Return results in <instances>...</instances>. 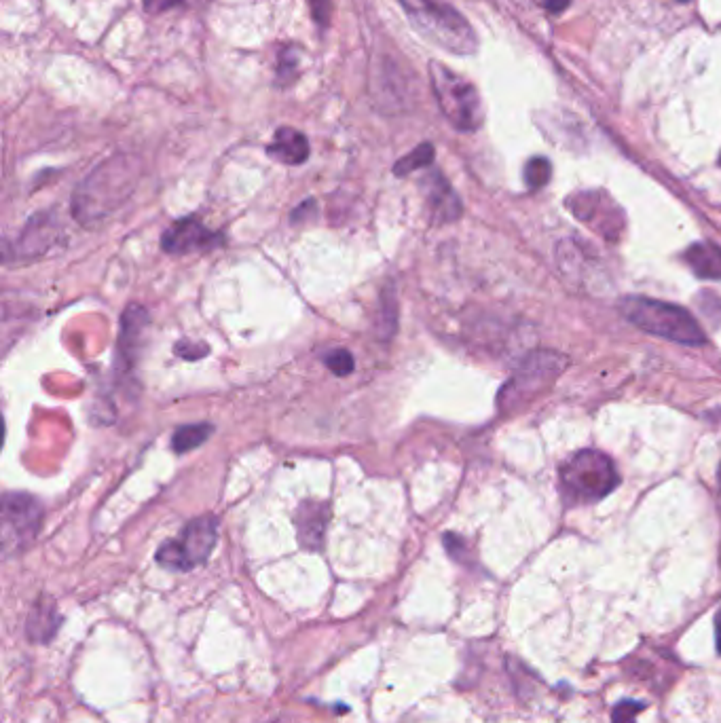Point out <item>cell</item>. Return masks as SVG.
Here are the masks:
<instances>
[{"mask_svg":"<svg viewBox=\"0 0 721 723\" xmlns=\"http://www.w3.org/2000/svg\"><path fill=\"white\" fill-rule=\"evenodd\" d=\"M138 180V161L117 155L91 172L72 197V216L81 225H96L119 210L132 195Z\"/></svg>","mask_w":721,"mask_h":723,"instance_id":"1","label":"cell"},{"mask_svg":"<svg viewBox=\"0 0 721 723\" xmlns=\"http://www.w3.org/2000/svg\"><path fill=\"white\" fill-rule=\"evenodd\" d=\"M425 39L457 55L474 53L478 39L468 20L445 0H400Z\"/></svg>","mask_w":721,"mask_h":723,"instance_id":"2","label":"cell"},{"mask_svg":"<svg viewBox=\"0 0 721 723\" xmlns=\"http://www.w3.org/2000/svg\"><path fill=\"white\" fill-rule=\"evenodd\" d=\"M620 311L628 322L650 332V335L681 345H702L707 341L694 315L679 305L643 299V296H628L620 303Z\"/></svg>","mask_w":721,"mask_h":723,"instance_id":"3","label":"cell"},{"mask_svg":"<svg viewBox=\"0 0 721 723\" xmlns=\"http://www.w3.org/2000/svg\"><path fill=\"white\" fill-rule=\"evenodd\" d=\"M430 81L442 115L455 129L476 132L483 125V100H480L478 89L470 81L440 62H430Z\"/></svg>","mask_w":721,"mask_h":723,"instance_id":"4","label":"cell"},{"mask_svg":"<svg viewBox=\"0 0 721 723\" xmlns=\"http://www.w3.org/2000/svg\"><path fill=\"white\" fill-rule=\"evenodd\" d=\"M620 482L614 461L597 449H584L561 466V485L576 502H599Z\"/></svg>","mask_w":721,"mask_h":723,"instance_id":"5","label":"cell"},{"mask_svg":"<svg viewBox=\"0 0 721 723\" xmlns=\"http://www.w3.org/2000/svg\"><path fill=\"white\" fill-rule=\"evenodd\" d=\"M567 366V360L554 351H535L521 368L516 370V375L506 383V387L499 394V409L504 413L519 411L527 406L533 398L542 396L557 377L563 373Z\"/></svg>","mask_w":721,"mask_h":723,"instance_id":"6","label":"cell"},{"mask_svg":"<svg viewBox=\"0 0 721 723\" xmlns=\"http://www.w3.org/2000/svg\"><path fill=\"white\" fill-rule=\"evenodd\" d=\"M218 540V518L212 514L197 516L182 527L174 540L163 542L157 550V563L172 571H191L210 559Z\"/></svg>","mask_w":721,"mask_h":723,"instance_id":"7","label":"cell"},{"mask_svg":"<svg viewBox=\"0 0 721 723\" xmlns=\"http://www.w3.org/2000/svg\"><path fill=\"white\" fill-rule=\"evenodd\" d=\"M45 508L28 493H7L3 497V548L5 554L26 550L39 535Z\"/></svg>","mask_w":721,"mask_h":723,"instance_id":"8","label":"cell"},{"mask_svg":"<svg viewBox=\"0 0 721 723\" xmlns=\"http://www.w3.org/2000/svg\"><path fill=\"white\" fill-rule=\"evenodd\" d=\"M223 233L210 231L201 220L195 216L176 220L172 227H168L161 235V248L172 256H184L193 252H203L223 246Z\"/></svg>","mask_w":721,"mask_h":723,"instance_id":"9","label":"cell"},{"mask_svg":"<svg viewBox=\"0 0 721 723\" xmlns=\"http://www.w3.org/2000/svg\"><path fill=\"white\" fill-rule=\"evenodd\" d=\"M58 233L60 225L55 222V216L51 212L36 214L28 220L20 239L15 241V252L24 258L41 256L58 241Z\"/></svg>","mask_w":721,"mask_h":723,"instance_id":"10","label":"cell"},{"mask_svg":"<svg viewBox=\"0 0 721 723\" xmlns=\"http://www.w3.org/2000/svg\"><path fill=\"white\" fill-rule=\"evenodd\" d=\"M294 523H297V535L299 544L309 550L318 552L324 546V535L328 525V506L320 502H303L294 516Z\"/></svg>","mask_w":721,"mask_h":723,"instance_id":"11","label":"cell"},{"mask_svg":"<svg viewBox=\"0 0 721 723\" xmlns=\"http://www.w3.org/2000/svg\"><path fill=\"white\" fill-rule=\"evenodd\" d=\"M423 189L425 197H428V206L438 222H451L461 216V201L445 176L432 172L423 180Z\"/></svg>","mask_w":721,"mask_h":723,"instance_id":"12","label":"cell"},{"mask_svg":"<svg viewBox=\"0 0 721 723\" xmlns=\"http://www.w3.org/2000/svg\"><path fill=\"white\" fill-rule=\"evenodd\" d=\"M62 626V616L55 601L49 597H41L30 609L28 620H26V635L32 643L45 645L49 643Z\"/></svg>","mask_w":721,"mask_h":723,"instance_id":"13","label":"cell"},{"mask_svg":"<svg viewBox=\"0 0 721 723\" xmlns=\"http://www.w3.org/2000/svg\"><path fill=\"white\" fill-rule=\"evenodd\" d=\"M267 155L286 165H301L309 159V140L294 127H280L267 146Z\"/></svg>","mask_w":721,"mask_h":723,"instance_id":"14","label":"cell"},{"mask_svg":"<svg viewBox=\"0 0 721 723\" xmlns=\"http://www.w3.org/2000/svg\"><path fill=\"white\" fill-rule=\"evenodd\" d=\"M149 324V315L140 307H127L121 318V339H119V362L123 368H132L136 362V347L140 345V337L144 326Z\"/></svg>","mask_w":721,"mask_h":723,"instance_id":"15","label":"cell"},{"mask_svg":"<svg viewBox=\"0 0 721 723\" xmlns=\"http://www.w3.org/2000/svg\"><path fill=\"white\" fill-rule=\"evenodd\" d=\"M686 265L700 280H721V248L713 244H694L686 250Z\"/></svg>","mask_w":721,"mask_h":723,"instance_id":"16","label":"cell"},{"mask_svg":"<svg viewBox=\"0 0 721 723\" xmlns=\"http://www.w3.org/2000/svg\"><path fill=\"white\" fill-rule=\"evenodd\" d=\"M214 434L212 423H189L180 425V428L172 436V449L176 453H189L199 449L203 442H206Z\"/></svg>","mask_w":721,"mask_h":723,"instance_id":"17","label":"cell"},{"mask_svg":"<svg viewBox=\"0 0 721 723\" xmlns=\"http://www.w3.org/2000/svg\"><path fill=\"white\" fill-rule=\"evenodd\" d=\"M434 161V146L430 142L419 144L413 153H409L406 157H402L396 165H394V174L396 176H409L421 168H428Z\"/></svg>","mask_w":721,"mask_h":723,"instance_id":"18","label":"cell"},{"mask_svg":"<svg viewBox=\"0 0 721 723\" xmlns=\"http://www.w3.org/2000/svg\"><path fill=\"white\" fill-rule=\"evenodd\" d=\"M550 174H552V168H550L548 159H544V157H533L525 165V182H527V187L533 191L546 187Z\"/></svg>","mask_w":721,"mask_h":723,"instance_id":"19","label":"cell"},{"mask_svg":"<svg viewBox=\"0 0 721 723\" xmlns=\"http://www.w3.org/2000/svg\"><path fill=\"white\" fill-rule=\"evenodd\" d=\"M322 360H324V364H326L337 377H347V375L354 373V368H356L354 356H351L347 349H341V347H339V349L326 351Z\"/></svg>","mask_w":721,"mask_h":723,"instance_id":"20","label":"cell"},{"mask_svg":"<svg viewBox=\"0 0 721 723\" xmlns=\"http://www.w3.org/2000/svg\"><path fill=\"white\" fill-rule=\"evenodd\" d=\"M383 307H381V315L383 322L379 324V332H383L381 339H392L394 330H396V318H398V307H396V296L394 292H383Z\"/></svg>","mask_w":721,"mask_h":723,"instance_id":"21","label":"cell"},{"mask_svg":"<svg viewBox=\"0 0 721 723\" xmlns=\"http://www.w3.org/2000/svg\"><path fill=\"white\" fill-rule=\"evenodd\" d=\"M645 709V702L622 700L612 711V723H637V715Z\"/></svg>","mask_w":721,"mask_h":723,"instance_id":"22","label":"cell"},{"mask_svg":"<svg viewBox=\"0 0 721 723\" xmlns=\"http://www.w3.org/2000/svg\"><path fill=\"white\" fill-rule=\"evenodd\" d=\"M297 66H299V53L286 47L280 53V66H277V77H280L282 81H290L292 72L297 70Z\"/></svg>","mask_w":721,"mask_h":723,"instance_id":"23","label":"cell"},{"mask_svg":"<svg viewBox=\"0 0 721 723\" xmlns=\"http://www.w3.org/2000/svg\"><path fill=\"white\" fill-rule=\"evenodd\" d=\"M176 356H180V358H184V360H191V362H195V360H199V358H203V356H206L208 354V345L206 343H189V341H180L178 345H176Z\"/></svg>","mask_w":721,"mask_h":723,"instance_id":"24","label":"cell"},{"mask_svg":"<svg viewBox=\"0 0 721 723\" xmlns=\"http://www.w3.org/2000/svg\"><path fill=\"white\" fill-rule=\"evenodd\" d=\"M311 15L318 26H328L332 13V0H309Z\"/></svg>","mask_w":721,"mask_h":723,"instance_id":"25","label":"cell"},{"mask_svg":"<svg viewBox=\"0 0 721 723\" xmlns=\"http://www.w3.org/2000/svg\"><path fill=\"white\" fill-rule=\"evenodd\" d=\"M187 3V0H144V9L151 15H161L170 9H176Z\"/></svg>","mask_w":721,"mask_h":723,"instance_id":"26","label":"cell"},{"mask_svg":"<svg viewBox=\"0 0 721 723\" xmlns=\"http://www.w3.org/2000/svg\"><path fill=\"white\" fill-rule=\"evenodd\" d=\"M535 3H538L542 9H546L550 13H561V11H565L569 7L571 0H535Z\"/></svg>","mask_w":721,"mask_h":723,"instance_id":"27","label":"cell"},{"mask_svg":"<svg viewBox=\"0 0 721 723\" xmlns=\"http://www.w3.org/2000/svg\"><path fill=\"white\" fill-rule=\"evenodd\" d=\"M715 643H717V652L721 654V609L715 616Z\"/></svg>","mask_w":721,"mask_h":723,"instance_id":"28","label":"cell"},{"mask_svg":"<svg viewBox=\"0 0 721 723\" xmlns=\"http://www.w3.org/2000/svg\"><path fill=\"white\" fill-rule=\"evenodd\" d=\"M717 478H719V493H721V463H719V470H717Z\"/></svg>","mask_w":721,"mask_h":723,"instance_id":"29","label":"cell"},{"mask_svg":"<svg viewBox=\"0 0 721 723\" xmlns=\"http://www.w3.org/2000/svg\"><path fill=\"white\" fill-rule=\"evenodd\" d=\"M719 165H721V155H719Z\"/></svg>","mask_w":721,"mask_h":723,"instance_id":"30","label":"cell"},{"mask_svg":"<svg viewBox=\"0 0 721 723\" xmlns=\"http://www.w3.org/2000/svg\"><path fill=\"white\" fill-rule=\"evenodd\" d=\"M681 3H683V0H681Z\"/></svg>","mask_w":721,"mask_h":723,"instance_id":"31","label":"cell"}]
</instances>
